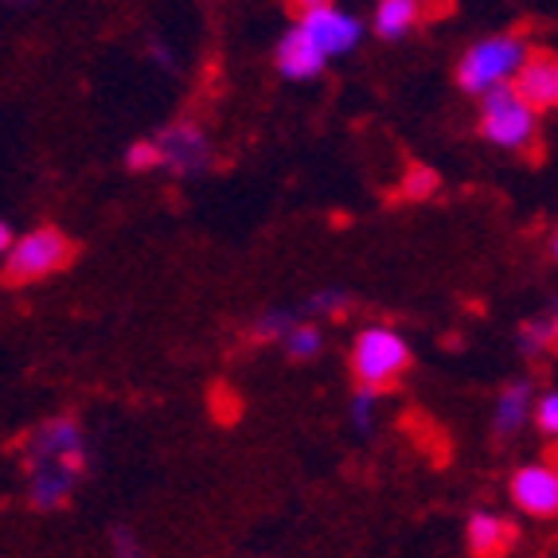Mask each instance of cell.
<instances>
[{
    "label": "cell",
    "instance_id": "9",
    "mask_svg": "<svg viewBox=\"0 0 558 558\" xmlns=\"http://www.w3.org/2000/svg\"><path fill=\"white\" fill-rule=\"evenodd\" d=\"M328 56L320 51V44L305 32V24H293L286 36L278 39V51H274V66L278 75L289 83H308L325 71Z\"/></svg>",
    "mask_w": 558,
    "mask_h": 558
},
{
    "label": "cell",
    "instance_id": "21",
    "mask_svg": "<svg viewBox=\"0 0 558 558\" xmlns=\"http://www.w3.org/2000/svg\"><path fill=\"white\" fill-rule=\"evenodd\" d=\"M125 168H130V172H153V168H160L157 137H153V141H133L130 149H125Z\"/></svg>",
    "mask_w": 558,
    "mask_h": 558
},
{
    "label": "cell",
    "instance_id": "13",
    "mask_svg": "<svg viewBox=\"0 0 558 558\" xmlns=\"http://www.w3.org/2000/svg\"><path fill=\"white\" fill-rule=\"evenodd\" d=\"M535 414L531 407V383H508L500 395H496L493 407V438L496 441H512L515 434L523 429V422Z\"/></svg>",
    "mask_w": 558,
    "mask_h": 558
},
{
    "label": "cell",
    "instance_id": "18",
    "mask_svg": "<svg viewBox=\"0 0 558 558\" xmlns=\"http://www.w3.org/2000/svg\"><path fill=\"white\" fill-rule=\"evenodd\" d=\"M207 410H211V418L219 426H234L242 418V399L227 387V383H215L211 391H207Z\"/></svg>",
    "mask_w": 558,
    "mask_h": 558
},
{
    "label": "cell",
    "instance_id": "22",
    "mask_svg": "<svg viewBox=\"0 0 558 558\" xmlns=\"http://www.w3.org/2000/svg\"><path fill=\"white\" fill-rule=\"evenodd\" d=\"M535 426L547 438H558V391H547L539 402H535Z\"/></svg>",
    "mask_w": 558,
    "mask_h": 558
},
{
    "label": "cell",
    "instance_id": "19",
    "mask_svg": "<svg viewBox=\"0 0 558 558\" xmlns=\"http://www.w3.org/2000/svg\"><path fill=\"white\" fill-rule=\"evenodd\" d=\"M352 293H344V289H320V293H313L308 298V313H317V317H332V320H344L348 313H352Z\"/></svg>",
    "mask_w": 558,
    "mask_h": 558
},
{
    "label": "cell",
    "instance_id": "11",
    "mask_svg": "<svg viewBox=\"0 0 558 558\" xmlns=\"http://www.w3.org/2000/svg\"><path fill=\"white\" fill-rule=\"evenodd\" d=\"M515 90H520L539 113L558 110V56L555 51H531L520 78H515Z\"/></svg>",
    "mask_w": 558,
    "mask_h": 558
},
{
    "label": "cell",
    "instance_id": "26",
    "mask_svg": "<svg viewBox=\"0 0 558 558\" xmlns=\"http://www.w3.org/2000/svg\"><path fill=\"white\" fill-rule=\"evenodd\" d=\"M12 246H16V231H12V223L4 219V223H0V251L9 254Z\"/></svg>",
    "mask_w": 558,
    "mask_h": 558
},
{
    "label": "cell",
    "instance_id": "27",
    "mask_svg": "<svg viewBox=\"0 0 558 558\" xmlns=\"http://www.w3.org/2000/svg\"><path fill=\"white\" fill-rule=\"evenodd\" d=\"M149 51H153V59H157L160 66H172V51H168L165 44H153Z\"/></svg>",
    "mask_w": 558,
    "mask_h": 558
},
{
    "label": "cell",
    "instance_id": "2",
    "mask_svg": "<svg viewBox=\"0 0 558 558\" xmlns=\"http://www.w3.org/2000/svg\"><path fill=\"white\" fill-rule=\"evenodd\" d=\"M410 363H414V355H410L407 336L395 332V328L372 325L355 336L352 375L360 387H367V391H379V395L395 391V387L402 383V375L410 372Z\"/></svg>",
    "mask_w": 558,
    "mask_h": 558
},
{
    "label": "cell",
    "instance_id": "10",
    "mask_svg": "<svg viewBox=\"0 0 558 558\" xmlns=\"http://www.w3.org/2000/svg\"><path fill=\"white\" fill-rule=\"evenodd\" d=\"M520 543V531L512 520L496 512H473L465 523V547L469 558H508Z\"/></svg>",
    "mask_w": 558,
    "mask_h": 558
},
{
    "label": "cell",
    "instance_id": "17",
    "mask_svg": "<svg viewBox=\"0 0 558 558\" xmlns=\"http://www.w3.org/2000/svg\"><path fill=\"white\" fill-rule=\"evenodd\" d=\"M286 355L293 363H305V360H317L320 348H325V336H320L317 325H308V320H298V325L289 328V336L281 340Z\"/></svg>",
    "mask_w": 558,
    "mask_h": 558
},
{
    "label": "cell",
    "instance_id": "25",
    "mask_svg": "<svg viewBox=\"0 0 558 558\" xmlns=\"http://www.w3.org/2000/svg\"><path fill=\"white\" fill-rule=\"evenodd\" d=\"M289 4V12H293V16H308V12H317V9H325V4H332V0H286Z\"/></svg>",
    "mask_w": 558,
    "mask_h": 558
},
{
    "label": "cell",
    "instance_id": "6",
    "mask_svg": "<svg viewBox=\"0 0 558 558\" xmlns=\"http://www.w3.org/2000/svg\"><path fill=\"white\" fill-rule=\"evenodd\" d=\"M160 168L177 180H196L211 168V137L196 121H172L168 130L157 133Z\"/></svg>",
    "mask_w": 558,
    "mask_h": 558
},
{
    "label": "cell",
    "instance_id": "7",
    "mask_svg": "<svg viewBox=\"0 0 558 558\" xmlns=\"http://www.w3.org/2000/svg\"><path fill=\"white\" fill-rule=\"evenodd\" d=\"M512 504L531 520H555L558 515V469L550 461H535L523 465L508 484Z\"/></svg>",
    "mask_w": 558,
    "mask_h": 558
},
{
    "label": "cell",
    "instance_id": "24",
    "mask_svg": "<svg viewBox=\"0 0 558 558\" xmlns=\"http://www.w3.org/2000/svg\"><path fill=\"white\" fill-rule=\"evenodd\" d=\"M110 543H113V558H149V550L141 547V539L130 527H113Z\"/></svg>",
    "mask_w": 558,
    "mask_h": 558
},
{
    "label": "cell",
    "instance_id": "23",
    "mask_svg": "<svg viewBox=\"0 0 558 558\" xmlns=\"http://www.w3.org/2000/svg\"><path fill=\"white\" fill-rule=\"evenodd\" d=\"M375 399H379V391H367V387H360L355 391V402H352V422H355V429H372V422H375Z\"/></svg>",
    "mask_w": 558,
    "mask_h": 558
},
{
    "label": "cell",
    "instance_id": "16",
    "mask_svg": "<svg viewBox=\"0 0 558 558\" xmlns=\"http://www.w3.org/2000/svg\"><path fill=\"white\" fill-rule=\"evenodd\" d=\"M293 325H298L293 313H286V308H270V313H258V317L251 320L246 340H251V344H281Z\"/></svg>",
    "mask_w": 558,
    "mask_h": 558
},
{
    "label": "cell",
    "instance_id": "20",
    "mask_svg": "<svg viewBox=\"0 0 558 558\" xmlns=\"http://www.w3.org/2000/svg\"><path fill=\"white\" fill-rule=\"evenodd\" d=\"M434 192H438V172L426 165H410L407 177H402V184H399V196L402 199H429Z\"/></svg>",
    "mask_w": 558,
    "mask_h": 558
},
{
    "label": "cell",
    "instance_id": "3",
    "mask_svg": "<svg viewBox=\"0 0 558 558\" xmlns=\"http://www.w3.org/2000/svg\"><path fill=\"white\" fill-rule=\"evenodd\" d=\"M481 137L508 153L531 149L539 137V110L515 90V83L496 86L481 98Z\"/></svg>",
    "mask_w": 558,
    "mask_h": 558
},
{
    "label": "cell",
    "instance_id": "1",
    "mask_svg": "<svg viewBox=\"0 0 558 558\" xmlns=\"http://www.w3.org/2000/svg\"><path fill=\"white\" fill-rule=\"evenodd\" d=\"M527 59H531V44L520 32H496L488 39H476L465 56H461V63H457V86L465 94L484 98L496 86L515 83Z\"/></svg>",
    "mask_w": 558,
    "mask_h": 558
},
{
    "label": "cell",
    "instance_id": "12",
    "mask_svg": "<svg viewBox=\"0 0 558 558\" xmlns=\"http://www.w3.org/2000/svg\"><path fill=\"white\" fill-rule=\"evenodd\" d=\"M78 484V473L66 465H28V508L36 512H56L71 500Z\"/></svg>",
    "mask_w": 558,
    "mask_h": 558
},
{
    "label": "cell",
    "instance_id": "14",
    "mask_svg": "<svg viewBox=\"0 0 558 558\" xmlns=\"http://www.w3.org/2000/svg\"><path fill=\"white\" fill-rule=\"evenodd\" d=\"M418 20H422V0H379L375 4L372 32L379 39H387V44H395V39L410 36Z\"/></svg>",
    "mask_w": 558,
    "mask_h": 558
},
{
    "label": "cell",
    "instance_id": "4",
    "mask_svg": "<svg viewBox=\"0 0 558 558\" xmlns=\"http://www.w3.org/2000/svg\"><path fill=\"white\" fill-rule=\"evenodd\" d=\"M71 262H75V242L66 239L59 227L44 223L24 239H16V246L4 254V286H32V281H44L51 274H63Z\"/></svg>",
    "mask_w": 558,
    "mask_h": 558
},
{
    "label": "cell",
    "instance_id": "28",
    "mask_svg": "<svg viewBox=\"0 0 558 558\" xmlns=\"http://www.w3.org/2000/svg\"><path fill=\"white\" fill-rule=\"evenodd\" d=\"M543 461H550V465L558 469V438H550V446H547V457Z\"/></svg>",
    "mask_w": 558,
    "mask_h": 558
},
{
    "label": "cell",
    "instance_id": "29",
    "mask_svg": "<svg viewBox=\"0 0 558 558\" xmlns=\"http://www.w3.org/2000/svg\"><path fill=\"white\" fill-rule=\"evenodd\" d=\"M550 251H555V258H558V234H555V246H550Z\"/></svg>",
    "mask_w": 558,
    "mask_h": 558
},
{
    "label": "cell",
    "instance_id": "8",
    "mask_svg": "<svg viewBox=\"0 0 558 558\" xmlns=\"http://www.w3.org/2000/svg\"><path fill=\"white\" fill-rule=\"evenodd\" d=\"M298 24H305V32L320 44V51H325L328 59L332 56H348V51H355L363 39V20L352 16V12L336 9V4H325V9L308 12V16H301Z\"/></svg>",
    "mask_w": 558,
    "mask_h": 558
},
{
    "label": "cell",
    "instance_id": "5",
    "mask_svg": "<svg viewBox=\"0 0 558 558\" xmlns=\"http://www.w3.org/2000/svg\"><path fill=\"white\" fill-rule=\"evenodd\" d=\"M28 465H66L71 473H86V438L75 418H47L24 441V469Z\"/></svg>",
    "mask_w": 558,
    "mask_h": 558
},
{
    "label": "cell",
    "instance_id": "15",
    "mask_svg": "<svg viewBox=\"0 0 558 558\" xmlns=\"http://www.w3.org/2000/svg\"><path fill=\"white\" fill-rule=\"evenodd\" d=\"M558 344V308H547L539 317H531L520 325V352L523 355H543L555 352Z\"/></svg>",
    "mask_w": 558,
    "mask_h": 558
},
{
    "label": "cell",
    "instance_id": "30",
    "mask_svg": "<svg viewBox=\"0 0 558 558\" xmlns=\"http://www.w3.org/2000/svg\"><path fill=\"white\" fill-rule=\"evenodd\" d=\"M555 355H558V344H555Z\"/></svg>",
    "mask_w": 558,
    "mask_h": 558
}]
</instances>
